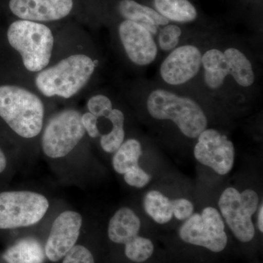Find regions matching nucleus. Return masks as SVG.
I'll list each match as a JSON object with an SVG mask.
<instances>
[{
	"label": "nucleus",
	"mask_w": 263,
	"mask_h": 263,
	"mask_svg": "<svg viewBox=\"0 0 263 263\" xmlns=\"http://www.w3.org/2000/svg\"><path fill=\"white\" fill-rule=\"evenodd\" d=\"M62 29L56 32L49 65L34 76L32 88L49 101L70 102L92 91L101 61L92 41L84 32Z\"/></svg>",
	"instance_id": "obj_1"
},
{
	"label": "nucleus",
	"mask_w": 263,
	"mask_h": 263,
	"mask_svg": "<svg viewBox=\"0 0 263 263\" xmlns=\"http://www.w3.org/2000/svg\"><path fill=\"white\" fill-rule=\"evenodd\" d=\"M6 41L20 71L17 83L32 88L34 76L51 61L56 32L48 24L15 19L7 29Z\"/></svg>",
	"instance_id": "obj_2"
},
{
	"label": "nucleus",
	"mask_w": 263,
	"mask_h": 263,
	"mask_svg": "<svg viewBox=\"0 0 263 263\" xmlns=\"http://www.w3.org/2000/svg\"><path fill=\"white\" fill-rule=\"evenodd\" d=\"M49 100L35 90L18 83L0 85V118L19 138L41 136Z\"/></svg>",
	"instance_id": "obj_3"
},
{
	"label": "nucleus",
	"mask_w": 263,
	"mask_h": 263,
	"mask_svg": "<svg viewBox=\"0 0 263 263\" xmlns=\"http://www.w3.org/2000/svg\"><path fill=\"white\" fill-rule=\"evenodd\" d=\"M146 108L153 119L174 123L181 134L190 139H196L208 128L207 116L200 104L167 89L152 90L147 96Z\"/></svg>",
	"instance_id": "obj_4"
},
{
	"label": "nucleus",
	"mask_w": 263,
	"mask_h": 263,
	"mask_svg": "<svg viewBox=\"0 0 263 263\" xmlns=\"http://www.w3.org/2000/svg\"><path fill=\"white\" fill-rule=\"evenodd\" d=\"M82 112L66 107L52 114L41 133V148L44 155L53 159L70 155L86 136L81 122Z\"/></svg>",
	"instance_id": "obj_5"
},
{
	"label": "nucleus",
	"mask_w": 263,
	"mask_h": 263,
	"mask_svg": "<svg viewBox=\"0 0 263 263\" xmlns=\"http://www.w3.org/2000/svg\"><path fill=\"white\" fill-rule=\"evenodd\" d=\"M259 202L258 194L252 189L240 192L229 186L219 197V212L230 231L242 243H248L254 238L255 228L252 216L257 212Z\"/></svg>",
	"instance_id": "obj_6"
},
{
	"label": "nucleus",
	"mask_w": 263,
	"mask_h": 263,
	"mask_svg": "<svg viewBox=\"0 0 263 263\" xmlns=\"http://www.w3.org/2000/svg\"><path fill=\"white\" fill-rule=\"evenodd\" d=\"M49 202L44 195L31 191L0 193V230L35 224L46 215Z\"/></svg>",
	"instance_id": "obj_7"
},
{
	"label": "nucleus",
	"mask_w": 263,
	"mask_h": 263,
	"mask_svg": "<svg viewBox=\"0 0 263 263\" xmlns=\"http://www.w3.org/2000/svg\"><path fill=\"white\" fill-rule=\"evenodd\" d=\"M226 229V223L219 210L215 207L206 206L183 221L179 229V236L189 245L219 253L228 245Z\"/></svg>",
	"instance_id": "obj_8"
},
{
	"label": "nucleus",
	"mask_w": 263,
	"mask_h": 263,
	"mask_svg": "<svg viewBox=\"0 0 263 263\" xmlns=\"http://www.w3.org/2000/svg\"><path fill=\"white\" fill-rule=\"evenodd\" d=\"M141 221L129 207L118 209L109 221V239L124 245V253L129 260L137 263L146 262L153 255L155 245L149 238L139 235Z\"/></svg>",
	"instance_id": "obj_9"
},
{
	"label": "nucleus",
	"mask_w": 263,
	"mask_h": 263,
	"mask_svg": "<svg viewBox=\"0 0 263 263\" xmlns=\"http://www.w3.org/2000/svg\"><path fill=\"white\" fill-rule=\"evenodd\" d=\"M196 139L193 151L195 160L218 175L229 174L235 163V148L233 141L214 128H206Z\"/></svg>",
	"instance_id": "obj_10"
},
{
	"label": "nucleus",
	"mask_w": 263,
	"mask_h": 263,
	"mask_svg": "<svg viewBox=\"0 0 263 263\" xmlns=\"http://www.w3.org/2000/svg\"><path fill=\"white\" fill-rule=\"evenodd\" d=\"M118 41L133 65L146 67L153 63L159 48L153 34L141 24L123 19L117 27Z\"/></svg>",
	"instance_id": "obj_11"
},
{
	"label": "nucleus",
	"mask_w": 263,
	"mask_h": 263,
	"mask_svg": "<svg viewBox=\"0 0 263 263\" xmlns=\"http://www.w3.org/2000/svg\"><path fill=\"white\" fill-rule=\"evenodd\" d=\"M202 53L195 45L178 46L162 61L160 76L166 84L182 86L196 77L202 67Z\"/></svg>",
	"instance_id": "obj_12"
},
{
	"label": "nucleus",
	"mask_w": 263,
	"mask_h": 263,
	"mask_svg": "<svg viewBox=\"0 0 263 263\" xmlns=\"http://www.w3.org/2000/svg\"><path fill=\"white\" fill-rule=\"evenodd\" d=\"M8 8L16 19L49 25L70 16L76 3L75 0H9Z\"/></svg>",
	"instance_id": "obj_13"
},
{
	"label": "nucleus",
	"mask_w": 263,
	"mask_h": 263,
	"mask_svg": "<svg viewBox=\"0 0 263 263\" xmlns=\"http://www.w3.org/2000/svg\"><path fill=\"white\" fill-rule=\"evenodd\" d=\"M82 224V216L78 212L66 211L57 216L44 247L46 257L50 261L55 262L63 259L76 245Z\"/></svg>",
	"instance_id": "obj_14"
},
{
	"label": "nucleus",
	"mask_w": 263,
	"mask_h": 263,
	"mask_svg": "<svg viewBox=\"0 0 263 263\" xmlns=\"http://www.w3.org/2000/svg\"><path fill=\"white\" fill-rule=\"evenodd\" d=\"M117 10L123 19L141 24L155 37L160 27L171 23L155 8L141 4L136 0H119L117 3Z\"/></svg>",
	"instance_id": "obj_15"
},
{
	"label": "nucleus",
	"mask_w": 263,
	"mask_h": 263,
	"mask_svg": "<svg viewBox=\"0 0 263 263\" xmlns=\"http://www.w3.org/2000/svg\"><path fill=\"white\" fill-rule=\"evenodd\" d=\"M202 67L204 83L208 89H221L230 76V67L223 51L213 48L202 53Z\"/></svg>",
	"instance_id": "obj_16"
},
{
	"label": "nucleus",
	"mask_w": 263,
	"mask_h": 263,
	"mask_svg": "<svg viewBox=\"0 0 263 263\" xmlns=\"http://www.w3.org/2000/svg\"><path fill=\"white\" fill-rule=\"evenodd\" d=\"M3 258L7 263H44L46 256L36 238L26 237L7 249Z\"/></svg>",
	"instance_id": "obj_17"
},
{
	"label": "nucleus",
	"mask_w": 263,
	"mask_h": 263,
	"mask_svg": "<svg viewBox=\"0 0 263 263\" xmlns=\"http://www.w3.org/2000/svg\"><path fill=\"white\" fill-rule=\"evenodd\" d=\"M230 67V76L238 86L249 88L254 84L255 73L250 60L239 48H227L223 51Z\"/></svg>",
	"instance_id": "obj_18"
},
{
	"label": "nucleus",
	"mask_w": 263,
	"mask_h": 263,
	"mask_svg": "<svg viewBox=\"0 0 263 263\" xmlns=\"http://www.w3.org/2000/svg\"><path fill=\"white\" fill-rule=\"evenodd\" d=\"M155 9L170 22L187 24L197 18V8L190 0H154Z\"/></svg>",
	"instance_id": "obj_19"
},
{
	"label": "nucleus",
	"mask_w": 263,
	"mask_h": 263,
	"mask_svg": "<svg viewBox=\"0 0 263 263\" xmlns=\"http://www.w3.org/2000/svg\"><path fill=\"white\" fill-rule=\"evenodd\" d=\"M143 207L147 215L157 224H167L174 218L172 199L158 190L147 192L143 197Z\"/></svg>",
	"instance_id": "obj_20"
},
{
	"label": "nucleus",
	"mask_w": 263,
	"mask_h": 263,
	"mask_svg": "<svg viewBox=\"0 0 263 263\" xmlns=\"http://www.w3.org/2000/svg\"><path fill=\"white\" fill-rule=\"evenodd\" d=\"M143 146L136 138H128L114 153L112 166L117 174L124 175L137 166L140 165V159L143 155Z\"/></svg>",
	"instance_id": "obj_21"
},
{
	"label": "nucleus",
	"mask_w": 263,
	"mask_h": 263,
	"mask_svg": "<svg viewBox=\"0 0 263 263\" xmlns=\"http://www.w3.org/2000/svg\"><path fill=\"white\" fill-rule=\"evenodd\" d=\"M104 119L111 124L108 133L100 136V145L104 152L114 154L125 141V115L120 108L115 106Z\"/></svg>",
	"instance_id": "obj_22"
},
{
	"label": "nucleus",
	"mask_w": 263,
	"mask_h": 263,
	"mask_svg": "<svg viewBox=\"0 0 263 263\" xmlns=\"http://www.w3.org/2000/svg\"><path fill=\"white\" fill-rule=\"evenodd\" d=\"M181 35L182 29L177 24L170 23L160 27L156 35L157 47L162 51L169 53L178 47Z\"/></svg>",
	"instance_id": "obj_23"
},
{
	"label": "nucleus",
	"mask_w": 263,
	"mask_h": 263,
	"mask_svg": "<svg viewBox=\"0 0 263 263\" xmlns=\"http://www.w3.org/2000/svg\"><path fill=\"white\" fill-rule=\"evenodd\" d=\"M124 176V180L132 187L141 189L150 183L152 176L138 165L128 171Z\"/></svg>",
	"instance_id": "obj_24"
},
{
	"label": "nucleus",
	"mask_w": 263,
	"mask_h": 263,
	"mask_svg": "<svg viewBox=\"0 0 263 263\" xmlns=\"http://www.w3.org/2000/svg\"><path fill=\"white\" fill-rule=\"evenodd\" d=\"M62 263H95L93 254L82 245H76L63 257Z\"/></svg>",
	"instance_id": "obj_25"
},
{
	"label": "nucleus",
	"mask_w": 263,
	"mask_h": 263,
	"mask_svg": "<svg viewBox=\"0 0 263 263\" xmlns=\"http://www.w3.org/2000/svg\"><path fill=\"white\" fill-rule=\"evenodd\" d=\"M174 217L179 221H185L195 213V205L184 197L172 199Z\"/></svg>",
	"instance_id": "obj_26"
},
{
	"label": "nucleus",
	"mask_w": 263,
	"mask_h": 263,
	"mask_svg": "<svg viewBox=\"0 0 263 263\" xmlns=\"http://www.w3.org/2000/svg\"><path fill=\"white\" fill-rule=\"evenodd\" d=\"M81 122L84 126L86 135L91 139L100 138V133L98 127V119L89 112H82Z\"/></svg>",
	"instance_id": "obj_27"
},
{
	"label": "nucleus",
	"mask_w": 263,
	"mask_h": 263,
	"mask_svg": "<svg viewBox=\"0 0 263 263\" xmlns=\"http://www.w3.org/2000/svg\"><path fill=\"white\" fill-rule=\"evenodd\" d=\"M257 226L259 231L263 233V204L262 202H259L258 209L257 210Z\"/></svg>",
	"instance_id": "obj_28"
},
{
	"label": "nucleus",
	"mask_w": 263,
	"mask_h": 263,
	"mask_svg": "<svg viewBox=\"0 0 263 263\" xmlns=\"http://www.w3.org/2000/svg\"><path fill=\"white\" fill-rule=\"evenodd\" d=\"M6 157H5L4 152H3V149L1 148V147H0V174H2V173L5 171V169L6 168Z\"/></svg>",
	"instance_id": "obj_29"
}]
</instances>
